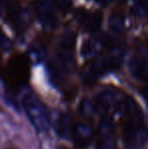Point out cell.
Instances as JSON below:
<instances>
[{
    "label": "cell",
    "mask_w": 148,
    "mask_h": 149,
    "mask_svg": "<svg viewBox=\"0 0 148 149\" xmlns=\"http://www.w3.org/2000/svg\"><path fill=\"white\" fill-rule=\"evenodd\" d=\"M73 135L77 145L80 147L86 146L92 136L91 128L86 124H79L73 129Z\"/></svg>",
    "instance_id": "11"
},
{
    "label": "cell",
    "mask_w": 148,
    "mask_h": 149,
    "mask_svg": "<svg viewBox=\"0 0 148 149\" xmlns=\"http://www.w3.org/2000/svg\"><path fill=\"white\" fill-rule=\"evenodd\" d=\"M148 11V7L145 4L140 3V4H137V6L134 8V13L138 16H142L144 14H146V12Z\"/></svg>",
    "instance_id": "18"
},
{
    "label": "cell",
    "mask_w": 148,
    "mask_h": 149,
    "mask_svg": "<svg viewBox=\"0 0 148 149\" xmlns=\"http://www.w3.org/2000/svg\"><path fill=\"white\" fill-rule=\"evenodd\" d=\"M54 6L61 11H66L72 5V0H52Z\"/></svg>",
    "instance_id": "16"
},
{
    "label": "cell",
    "mask_w": 148,
    "mask_h": 149,
    "mask_svg": "<svg viewBox=\"0 0 148 149\" xmlns=\"http://www.w3.org/2000/svg\"><path fill=\"white\" fill-rule=\"evenodd\" d=\"M76 19L87 31H97L101 26L103 15L99 11L89 12L85 9H81L76 11Z\"/></svg>",
    "instance_id": "7"
},
{
    "label": "cell",
    "mask_w": 148,
    "mask_h": 149,
    "mask_svg": "<svg viewBox=\"0 0 148 149\" xmlns=\"http://www.w3.org/2000/svg\"><path fill=\"white\" fill-rule=\"evenodd\" d=\"M26 116L38 132H46L50 127V116L44 102L35 93H28L22 100Z\"/></svg>",
    "instance_id": "3"
},
{
    "label": "cell",
    "mask_w": 148,
    "mask_h": 149,
    "mask_svg": "<svg viewBox=\"0 0 148 149\" xmlns=\"http://www.w3.org/2000/svg\"><path fill=\"white\" fill-rule=\"evenodd\" d=\"M35 11L38 19L43 24V26L49 30H54L57 28V17L47 0H38L35 4Z\"/></svg>",
    "instance_id": "6"
},
{
    "label": "cell",
    "mask_w": 148,
    "mask_h": 149,
    "mask_svg": "<svg viewBox=\"0 0 148 149\" xmlns=\"http://www.w3.org/2000/svg\"><path fill=\"white\" fill-rule=\"evenodd\" d=\"M0 16L16 29L26 24V14L15 0H0Z\"/></svg>",
    "instance_id": "5"
},
{
    "label": "cell",
    "mask_w": 148,
    "mask_h": 149,
    "mask_svg": "<svg viewBox=\"0 0 148 149\" xmlns=\"http://www.w3.org/2000/svg\"><path fill=\"white\" fill-rule=\"evenodd\" d=\"M129 70L133 77L140 81L148 82V61L144 58L134 56L129 62Z\"/></svg>",
    "instance_id": "9"
},
{
    "label": "cell",
    "mask_w": 148,
    "mask_h": 149,
    "mask_svg": "<svg viewBox=\"0 0 148 149\" xmlns=\"http://www.w3.org/2000/svg\"><path fill=\"white\" fill-rule=\"evenodd\" d=\"M95 1H97V3H107L109 0H95Z\"/></svg>",
    "instance_id": "21"
},
{
    "label": "cell",
    "mask_w": 148,
    "mask_h": 149,
    "mask_svg": "<svg viewBox=\"0 0 148 149\" xmlns=\"http://www.w3.org/2000/svg\"><path fill=\"white\" fill-rule=\"evenodd\" d=\"M97 149H115V140L113 137V124L110 118L106 116L99 126Z\"/></svg>",
    "instance_id": "8"
},
{
    "label": "cell",
    "mask_w": 148,
    "mask_h": 149,
    "mask_svg": "<svg viewBox=\"0 0 148 149\" xmlns=\"http://www.w3.org/2000/svg\"><path fill=\"white\" fill-rule=\"evenodd\" d=\"M55 131L60 137L68 138L73 132L71 119L68 115L61 114L55 123Z\"/></svg>",
    "instance_id": "12"
},
{
    "label": "cell",
    "mask_w": 148,
    "mask_h": 149,
    "mask_svg": "<svg viewBox=\"0 0 148 149\" xmlns=\"http://www.w3.org/2000/svg\"><path fill=\"white\" fill-rule=\"evenodd\" d=\"M31 52H32L33 56L35 58H37L38 60L43 59L44 55H45V48L43 46L39 45V46H33V48L31 49Z\"/></svg>",
    "instance_id": "17"
},
{
    "label": "cell",
    "mask_w": 148,
    "mask_h": 149,
    "mask_svg": "<svg viewBox=\"0 0 148 149\" xmlns=\"http://www.w3.org/2000/svg\"><path fill=\"white\" fill-rule=\"evenodd\" d=\"M114 100L115 93L111 90H105L101 92L95 100V110L103 116H107Z\"/></svg>",
    "instance_id": "10"
},
{
    "label": "cell",
    "mask_w": 148,
    "mask_h": 149,
    "mask_svg": "<svg viewBox=\"0 0 148 149\" xmlns=\"http://www.w3.org/2000/svg\"><path fill=\"white\" fill-rule=\"evenodd\" d=\"M74 46H75V33H73L72 31H67L60 39L59 47L58 48H59V50H62V51L73 52Z\"/></svg>",
    "instance_id": "13"
},
{
    "label": "cell",
    "mask_w": 148,
    "mask_h": 149,
    "mask_svg": "<svg viewBox=\"0 0 148 149\" xmlns=\"http://www.w3.org/2000/svg\"><path fill=\"white\" fill-rule=\"evenodd\" d=\"M123 59V52L117 46L111 47L110 51L106 55L101 56L93 61L91 66L84 76L86 82H93L101 75L111 72L120 67Z\"/></svg>",
    "instance_id": "2"
},
{
    "label": "cell",
    "mask_w": 148,
    "mask_h": 149,
    "mask_svg": "<svg viewBox=\"0 0 148 149\" xmlns=\"http://www.w3.org/2000/svg\"><path fill=\"white\" fill-rule=\"evenodd\" d=\"M121 107L124 117V135L127 145L129 149H142L147 140L148 132L140 108L131 97L125 98Z\"/></svg>",
    "instance_id": "1"
},
{
    "label": "cell",
    "mask_w": 148,
    "mask_h": 149,
    "mask_svg": "<svg viewBox=\"0 0 148 149\" xmlns=\"http://www.w3.org/2000/svg\"><path fill=\"white\" fill-rule=\"evenodd\" d=\"M142 95H143V97H144V100H146L147 106H148V85L142 89Z\"/></svg>",
    "instance_id": "20"
},
{
    "label": "cell",
    "mask_w": 148,
    "mask_h": 149,
    "mask_svg": "<svg viewBox=\"0 0 148 149\" xmlns=\"http://www.w3.org/2000/svg\"><path fill=\"white\" fill-rule=\"evenodd\" d=\"M28 61L24 55H15L8 63V79L11 85L19 87L28 80Z\"/></svg>",
    "instance_id": "4"
},
{
    "label": "cell",
    "mask_w": 148,
    "mask_h": 149,
    "mask_svg": "<svg viewBox=\"0 0 148 149\" xmlns=\"http://www.w3.org/2000/svg\"><path fill=\"white\" fill-rule=\"evenodd\" d=\"M9 46H10V41L7 39V37L2 33V31L0 30V48H2V49H7Z\"/></svg>",
    "instance_id": "19"
},
{
    "label": "cell",
    "mask_w": 148,
    "mask_h": 149,
    "mask_svg": "<svg viewBox=\"0 0 148 149\" xmlns=\"http://www.w3.org/2000/svg\"><path fill=\"white\" fill-rule=\"evenodd\" d=\"M97 46L94 41H92V40H86L82 44V46H81V55L84 58H86V59H88V58H91L97 53Z\"/></svg>",
    "instance_id": "15"
},
{
    "label": "cell",
    "mask_w": 148,
    "mask_h": 149,
    "mask_svg": "<svg viewBox=\"0 0 148 149\" xmlns=\"http://www.w3.org/2000/svg\"><path fill=\"white\" fill-rule=\"evenodd\" d=\"M110 29L114 33H120L125 30V19L124 16L120 13H113L109 19Z\"/></svg>",
    "instance_id": "14"
}]
</instances>
